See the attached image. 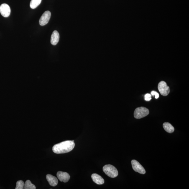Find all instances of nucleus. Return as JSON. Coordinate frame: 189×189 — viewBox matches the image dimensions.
I'll use <instances>...</instances> for the list:
<instances>
[{
    "mask_svg": "<svg viewBox=\"0 0 189 189\" xmlns=\"http://www.w3.org/2000/svg\"><path fill=\"white\" fill-rule=\"evenodd\" d=\"M91 178L93 181L98 185H102L104 183V180L101 176L96 173H93L91 175Z\"/></svg>",
    "mask_w": 189,
    "mask_h": 189,
    "instance_id": "11",
    "label": "nucleus"
},
{
    "mask_svg": "<svg viewBox=\"0 0 189 189\" xmlns=\"http://www.w3.org/2000/svg\"><path fill=\"white\" fill-rule=\"evenodd\" d=\"M0 13L3 17L5 18L9 17L11 13V9L9 5L3 4L0 6Z\"/></svg>",
    "mask_w": 189,
    "mask_h": 189,
    "instance_id": "7",
    "label": "nucleus"
},
{
    "mask_svg": "<svg viewBox=\"0 0 189 189\" xmlns=\"http://www.w3.org/2000/svg\"><path fill=\"white\" fill-rule=\"evenodd\" d=\"M149 111L147 108L140 107L136 108L134 113V116L136 119H141L149 114Z\"/></svg>",
    "mask_w": 189,
    "mask_h": 189,
    "instance_id": "3",
    "label": "nucleus"
},
{
    "mask_svg": "<svg viewBox=\"0 0 189 189\" xmlns=\"http://www.w3.org/2000/svg\"><path fill=\"white\" fill-rule=\"evenodd\" d=\"M74 141H67L55 145L53 147V152L56 154H62L70 152L75 146Z\"/></svg>",
    "mask_w": 189,
    "mask_h": 189,
    "instance_id": "1",
    "label": "nucleus"
},
{
    "mask_svg": "<svg viewBox=\"0 0 189 189\" xmlns=\"http://www.w3.org/2000/svg\"><path fill=\"white\" fill-rule=\"evenodd\" d=\"M25 184L22 180H19L16 183V189H24Z\"/></svg>",
    "mask_w": 189,
    "mask_h": 189,
    "instance_id": "15",
    "label": "nucleus"
},
{
    "mask_svg": "<svg viewBox=\"0 0 189 189\" xmlns=\"http://www.w3.org/2000/svg\"><path fill=\"white\" fill-rule=\"evenodd\" d=\"M163 127L164 130L169 133H172L175 131V128L173 126L168 122L164 123L163 124Z\"/></svg>",
    "mask_w": 189,
    "mask_h": 189,
    "instance_id": "12",
    "label": "nucleus"
},
{
    "mask_svg": "<svg viewBox=\"0 0 189 189\" xmlns=\"http://www.w3.org/2000/svg\"><path fill=\"white\" fill-rule=\"evenodd\" d=\"M24 188L25 189H35V186L31 183L29 180H27L25 184Z\"/></svg>",
    "mask_w": 189,
    "mask_h": 189,
    "instance_id": "14",
    "label": "nucleus"
},
{
    "mask_svg": "<svg viewBox=\"0 0 189 189\" xmlns=\"http://www.w3.org/2000/svg\"><path fill=\"white\" fill-rule=\"evenodd\" d=\"M46 179L49 184L52 186H56L58 183V181L56 177L54 176L48 174L46 175Z\"/></svg>",
    "mask_w": 189,
    "mask_h": 189,
    "instance_id": "9",
    "label": "nucleus"
},
{
    "mask_svg": "<svg viewBox=\"0 0 189 189\" xmlns=\"http://www.w3.org/2000/svg\"><path fill=\"white\" fill-rule=\"evenodd\" d=\"M42 1V0H31L30 4L31 9H35L40 4Z\"/></svg>",
    "mask_w": 189,
    "mask_h": 189,
    "instance_id": "13",
    "label": "nucleus"
},
{
    "mask_svg": "<svg viewBox=\"0 0 189 189\" xmlns=\"http://www.w3.org/2000/svg\"><path fill=\"white\" fill-rule=\"evenodd\" d=\"M151 94L153 96H154V95H155L156 99H158V98H159V93L156 91H151Z\"/></svg>",
    "mask_w": 189,
    "mask_h": 189,
    "instance_id": "17",
    "label": "nucleus"
},
{
    "mask_svg": "<svg viewBox=\"0 0 189 189\" xmlns=\"http://www.w3.org/2000/svg\"><path fill=\"white\" fill-rule=\"evenodd\" d=\"M158 89L162 96H166L170 92V87L167 85L166 82L164 81H161L159 83Z\"/></svg>",
    "mask_w": 189,
    "mask_h": 189,
    "instance_id": "4",
    "label": "nucleus"
},
{
    "mask_svg": "<svg viewBox=\"0 0 189 189\" xmlns=\"http://www.w3.org/2000/svg\"><path fill=\"white\" fill-rule=\"evenodd\" d=\"M103 172L108 177L115 178L118 175V172L115 167L111 165H106L103 167Z\"/></svg>",
    "mask_w": 189,
    "mask_h": 189,
    "instance_id": "2",
    "label": "nucleus"
},
{
    "mask_svg": "<svg viewBox=\"0 0 189 189\" xmlns=\"http://www.w3.org/2000/svg\"><path fill=\"white\" fill-rule=\"evenodd\" d=\"M51 13L50 11H46L42 15L39 20V24L42 26L46 25L48 23L51 17Z\"/></svg>",
    "mask_w": 189,
    "mask_h": 189,
    "instance_id": "6",
    "label": "nucleus"
},
{
    "mask_svg": "<svg viewBox=\"0 0 189 189\" xmlns=\"http://www.w3.org/2000/svg\"><path fill=\"white\" fill-rule=\"evenodd\" d=\"M59 39H60V35L58 32L57 31H54L53 32L51 37V44L53 45H57L59 42Z\"/></svg>",
    "mask_w": 189,
    "mask_h": 189,
    "instance_id": "10",
    "label": "nucleus"
},
{
    "mask_svg": "<svg viewBox=\"0 0 189 189\" xmlns=\"http://www.w3.org/2000/svg\"><path fill=\"white\" fill-rule=\"evenodd\" d=\"M133 170L134 171L144 175L146 173L145 170L139 162L135 160H133L131 162Z\"/></svg>",
    "mask_w": 189,
    "mask_h": 189,
    "instance_id": "5",
    "label": "nucleus"
},
{
    "mask_svg": "<svg viewBox=\"0 0 189 189\" xmlns=\"http://www.w3.org/2000/svg\"><path fill=\"white\" fill-rule=\"evenodd\" d=\"M152 99L151 95L149 93H147L145 95V100L146 101H149Z\"/></svg>",
    "mask_w": 189,
    "mask_h": 189,
    "instance_id": "16",
    "label": "nucleus"
},
{
    "mask_svg": "<svg viewBox=\"0 0 189 189\" xmlns=\"http://www.w3.org/2000/svg\"><path fill=\"white\" fill-rule=\"evenodd\" d=\"M57 176L60 181L67 182L70 179V176L67 172L59 171L57 172Z\"/></svg>",
    "mask_w": 189,
    "mask_h": 189,
    "instance_id": "8",
    "label": "nucleus"
}]
</instances>
